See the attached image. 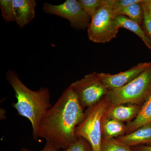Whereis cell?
<instances>
[{"instance_id":"obj_1","label":"cell","mask_w":151,"mask_h":151,"mask_svg":"<svg viewBox=\"0 0 151 151\" xmlns=\"http://www.w3.org/2000/svg\"><path fill=\"white\" fill-rule=\"evenodd\" d=\"M85 116L77 95L70 86L43 116L38 132L42 138L58 150L67 148L78 139L76 127Z\"/></svg>"},{"instance_id":"obj_2","label":"cell","mask_w":151,"mask_h":151,"mask_svg":"<svg viewBox=\"0 0 151 151\" xmlns=\"http://www.w3.org/2000/svg\"><path fill=\"white\" fill-rule=\"evenodd\" d=\"M6 80L13 89L17 99L13 107L19 116L29 120L32 127L33 138L37 140L42 120L52 106L49 89L42 87L37 91H33L23 83L15 71L10 69L7 72Z\"/></svg>"},{"instance_id":"obj_3","label":"cell","mask_w":151,"mask_h":151,"mask_svg":"<svg viewBox=\"0 0 151 151\" xmlns=\"http://www.w3.org/2000/svg\"><path fill=\"white\" fill-rule=\"evenodd\" d=\"M151 92V66L129 83L120 88L108 90L105 96L110 105L145 102Z\"/></svg>"},{"instance_id":"obj_4","label":"cell","mask_w":151,"mask_h":151,"mask_svg":"<svg viewBox=\"0 0 151 151\" xmlns=\"http://www.w3.org/2000/svg\"><path fill=\"white\" fill-rule=\"evenodd\" d=\"M109 106L105 97L102 98L97 104L88 108L84 119L76 129V137L86 140L92 151H101L103 139L101 123Z\"/></svg>"},{"instance_id":"obj_5","label":"cell","mask_w":151,"mask_h":151,"mask_svg":"<svg viewBox=\"0 0 151 151\" xmlns=\"http://www.w3.org/2000/svg\"><path fill=\"white\" fill-rule=\"evenodd\" d=\"M115 0H104V4L91 18L87 33L89 39L98 43L109 42L116 37L119 28L113 6Z\"/></svg>"},{"instance_id":"obj_6","label":"cell","mask_w":151,"mask_h":151,"mask_svg":"<svg viewBox=\"0 0 151 151\" xmlns=\"http://www.w3.org/2000/svg\"><path fill=\"white\" fill-rule=\"evenodd\" d=\"M70 86L83 108L97 104L108 91L100 80L99 73L95 72L85 76Z\"/></svg>"},{"instance_id":"obj_7","label":"cell","mask_w":151,"mask_h":151,"mask_svg":"<svg viewBox=\"0 0 151 151\" xmlns=\"http://www.w3.org/2000/svg\"><path fill=\"white\" fill-rule=\"evenodd\" d=\"M42 9L46 13L66 19L71 26L76 29H88L91 22V17L85 12L76 0H66L59 5L45 3Z\"/></svg>"},{"instance_id":"obj_8","label":"cell","mask_w":151,"mask_h":151,"mask_svg":"<svg viewBox=\"0 0 151 151\" xmlns=\"http://www.w3.org/2000/svg\"><path fill=\"white\" fill-rule=\"evenodd\" d=\"M151 66V62L139 63L129 70L115 74L99 73L103 85L108 90L118 89L129 83Z\"/></svg>"},{"instance_id":"obj_9","label":"cell","mask_w":151,"mask_h":151,"mask_svg":"<svg viewBox=\"0 0 151 151\" xmlns=\"http://www.w3.org/2000/svg\"><path fill=\"white\" fill-rule=\"evenodd\" d=\"M15 22L20 28L31 22L35 16V0H13Z\"/></svg>"},{"instance_id":"obj_10","label":"cell","mask_w":151,"mask_h":151,"mask_svg":"<svg viewBox=\"0 0 151 151\" xmlns=\"http://www.w3.org/2000/svg\"><path fill=\"white\" fill-rule=\"evenodd\" d=\"M141 107L139 105L132 104L110 105L104 117L120 122H129L137 116Z\"/></svg>"},{"instance_id":"obj_11","label":"cell","mask_w":151,"mask_h":151,"mask_svg":"<svg viewBox=\"0 0 151 151\" xmlns=\"http://www.w3.org/2000/svg\"><path fill=\"white\" fill-rule=\"evenodd\" d=\"M117 139L129 147L151 143V124L144 125Z\"/></svg>"},{"instance_id":"obj_12","label":"cell","mask_w":151,"mask_h":151,"mask_svg":"<svg viewBox=\"0 0 151 151\" xmlns=\"http://www.w3.org/2000/svg\"><path fill=\"white\" fill-rule=\"evenodd\" d=\"M148 124H151V92L144 102L137 116L126 125V133L129 134Z\"/></svg>"},{"instance_id":"obj_13","label":"cell","mask_w":151,"mask_h":151,"mask_svg":"<svg viewBox=\"0 0 151 151\" xmlns=\"http://www.w3.org/2000/svg\"><path fill=\"white\" fill-rule=\"evenodd\" d=\"M116 22L119 28H124L134 33L142 39L146 46L151 50V39L147 35L139 24L123 15L117 16Z\"/></svg>"},{"instance_id":"obj_14","label":"cell","mask_w":151,"mask_h":151,"mask_svg":"<svg viewBox=\"0 0 151 151\" xmlns=\"http://www.w3.org/2000/svg\"><path fill=\"white\" fill-rule=\"evenodd\" d=\"M101 125L102 133L106 137H121L127 132V127L123 122L114 119L103 117Z\"/></svg>"},{"instance_id":"obj_15","label":"cell","mask_w":151,"mask_h":151,"mask_svg":"<svg viewBox=\"0 0 151 151\" xmlns=\"http://www.w3.org/2000/svg\"><path fill=\"white\" fill-rule=\"evenodd\" d=\"M140 1L128 6L120 12L118 15L127 17L133 21L140 24L143 19V10Z\"/></svg>"},{"instance_id":"obj_16","label":"cell","mask_w":151,"mask_h":151,"mask_svg":"<svg viewBox=\"0 0 151 151\" xmlns=\"http://www.w3.org/2000/svg\"><path fill=\"white\" fill-rule=\"evenodd\" d=\"M101 151H133L129 147L113 138L103 137L101 144Z\"/></svg>"},{"instance_id":"obj_17","label":"cell","mask_w":151,"mask_h":151,"mask_svg":"<svg viewBox=\"0 0 151 151\" xmlns=\"http://www.w3.org/2000/svg\"><path fill=\"white\" fill-rule=\"evenodd\" d=\"M78 2L91 18L104 4V0H78Z\"/></svg>"},{"instance_id":"obj_18","label":"cell","mask_w":151,"mask_h":151,"mask_svg":"<svg viewBox=\"0 0 151 151\" xmlns=\"http://www.w3.org/2000/svg\"><path fill=\"white\" fill-rule=\"evenodd\" d=\"M0 7L3 18L6 22H15L13 0H1Z\"/></svg>"},{"instance_id":"obj_19","label":"cell","mask_w":151,"mask_h":151,"mask_svg":"<svg viewBox=\"0 0 151 151\" xmlns=\"http://www.w3.org/2000/svg\"><path fill=\"white\" fill-rule=\"evenodd\" d=\"M60 151H92V148L88 142L81 137L71 144L67 148Z\"/></svg>"},{"instance_id":"obj_20","label":"cell","mask_w":151,"mask_h":151,"mask_svg":"<svg viewBox=\"0 0 151 151\" xmlns=\"http://www.w3.org/2000/svg\"><path fill=\"white\" fill-rule=\"evenodd\" d=\"M140 1L141 0H115L113 6V12L117 16L122 10L132 4Z\"/></svg>"},{"instance_id":"obj_21","label":"cell","mask_w":151,"mask_h":151,"mask_svg":"<svg viewBox=\"0 0 151 151\" xmlns=\"http://www.w3.org/2000/svg\"><path fill=\"white\" fill-rule=\"evenodd\" d=\"M143 10L144 15L142 28L147 35L151 39V17L145 9L143 8Z\"/></svg>"},{"instance_id":"obj_22","label":"cell","mask_w":151,"mask_h":151,"mask_svg":"<svg viewBox=\"0 0 151 151\" xmlns=\"http://www.w3.org/2000/svg\"><path fill=\"white\" fill-rule=\"evenodd\" d=\"M59 150L57 148L54 146L52 145L48 142H46L45 146H44L43 149L39 151H59ZM19 151H33L29 149L26 148H22Z\"/></svg>"},{"instance_id":"obj_23","label":"cell","mask_w":151,"mask_h":151,"mask_svg":"<svg viewBox=\"0 0 151 151\" xmlns=\"http://www.w3.org/2000/svg\"><path fill=\"white\" fill-rule=\"evenodd\" d=\"M141 4L151 17V0H142Z\"/></svg>"},{"instance_id":"obj_24","label":"cell","mask_w":151,"mask_h":151,"mask_svg":"<svg viewBox=\"0 0 151 151\" xmlns=\"http://www.w3.org/2000/svg\"><path fill=\"white\" fill-rule=\"evenodd\" d=\"M132 150L133 151H151V146H141Z\"/></svg>"}]
</instances>
